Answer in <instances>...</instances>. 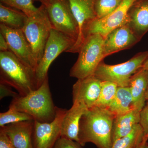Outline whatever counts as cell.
Returning <instances> with one entry per match:
<instances>
[{
	"label": "cell",
	"mask_w": 148,
	"mask_h": 148,
	"mask_svg": "<svg viewBox=\"0 0 148 148\" xmlns=\"http://www.w3.org/2000/svg\"><path fill=\"white\" fill-rule=\"evenodd\" d=\"M34 120L10 123L1 127L16 148H34L33 134Z\"/></svg>",
	"instance_id": "9a60e30c"
},
{
	"label": "cell",
	"mask_w": 148,
	"mask_h": 148,
	"mask_svg": "<svg viewBox=\"0 0 148 148\" xmlns=\"http://www.w3.org/2000/svg\"><path fill=\"white\" fill-rule=\"evenodd\" d=\"M132 103V94L129 86H118L115 97L108 109L116 117L131 110Z\"/></svg>",
	"instance_id": "44dd1931"
},
{
	"label": "cell",
	"mask_w": 148,
	"mask_h": 148,
	"mask_svg": "<svg viewBox=\"0 0 148 148\" xmlns=\"http://www.w3.org/2000/svg\"><path fill=\"white\" fill-rule=\"evenodd\" d=\"M140 40L127 24L118 27L104 38L105 57L120 51L128 49Z\"/></svg>",
	"instance_id": "4fadbf2b"
},
{
	"label": "cell",
	"mask_w": 148,
	"mask_h": 148,
	"mask_svg": "<svg viewBox=\"0 0 148 148\" xmlns=\"http://www.w3.org/2000/svg\"><path fill=\"white\" fill-rule=\"evenodd\" d=\"M1 3L24 12L28 17L35 14L38 10L35 7L33 0H0Z\"/></svg>",
	"instance_id": "d4e9b609"
},
{
	"label": "cell",
	"mask_w": 148,
	"mask_h": 148,
	"mask_svg": "<svg viewBox=\"0 0 148 148\" xmlns=\"http://www.w3.org/2000/svg\"><path fill=\"white\" fill-rule=\"evenodd\" d=\"M143 128L145 137L148 135V102L140 112L139 123Z\"/></svg>",
	"instance_id": "83f0119b"
},
{
	"label": "cell",
	"mask_w": 148,
	"mask_h": 148,
	"mask_svg": "<svg viewBox=\"0 0 148 148\" xmlns=\"http://www.w3.org/2000/svg\"><path fill=\"white\" fill-rule=\"evenodd\" d=\"M129 86L132 96V108L140 112L146 104L148 86V69L141 68L130 78Z\"/></svg>",
	"instance_id": "ac0fdd59"
},
{
	"label": "cell",
	"mask_w": 148,
	"mask_h": 148,
	"mask_svg": "<svg viewBox=\"0 0 148 148\" xmlns=\"http://www.w3.org/2000/svg\"><path fill=\"white\" fill-rule=\"evenodd\" d=\"M145 148H148V145L147 143L145 146Z\"/></svg>",
	"instance_id": "d590c367"
},
{
	"label": "cell",
	"mask_w": 148,
	"mask_h": 148,
	"mask_svg": "<svg viewBox=\"0 0 148 148\" xmlns=\"http://www.w3.org/2000/svg\"><path fill=\"white\" fill-rule=\"evenodd\" d=\"M122 0H96L95 12L97 18L106 17L114 11L121 3Z\"/></svg>",
	"instance_id": "484cf974"
},
{
	"label": "cell",
	"mask_w": 148,
	"mask_h": 148,
	"mask_svg": "<svg viewBox=\"0 0 148 148\" xmlns=\"http://www.w3.org/2000/svg\"><path fill=\"white\" fill-rule=\"evenodd\" d=\"M75 42L71 37L55 29H51L42 57L35 70L38 88L48 77V72L51 63L62 52H67L71 49Z\"/></svg>",
	"instance_id": "52a82bcc"
},
{
	"label": "cell",
	"mask_w": 148,
	"mask_h": 148,
	"mask_svg": "<svg viewBox=\"0 0 148 148\" xmlns=\"http://www.w3.org/2000/svg\"><path fill=\"white\" fill-rule=\"evenodd\" d=\"M148 58V51H146L137 53L128 61L116 65H108L102 61L94 75L101 81L113 82L119 87L128 86L131 77L142 68Z\"/></svg>",
	"instance_id": "8992f818"
},
{
	"label": "cell",
	"mask_w": 148,
	"mask_h": 148,
	"mask_svg": "<svg viewBox=\"0 0 148 148\" xmlns=\"http://www.w3.org/2000/svg\"><path fill=\"white\" fill-rule=\"evenodd\" d=\"M52 29L45 6L42 4L36 13L28 18L22 29L38 64L42 57Z\"/></svg>",
	"instance_id": "5b68a950"
},
{
	"label": "cell",
	"mask_w": 148,
	"mask_h": 148,
	"mask_svg": "<svg viewBox=\"0 0 148 148\" xmlns=\"http://www.w3.org/2000/svg\"><path fill=\"white\" fill-rule=\"evenodd\" d=\"M79 28L77 39L67 52L78 53L83 42V33L86 25L97 18L95 12L96 0H67Z\"/></svg>",
	"instance_id": "7c38bea8"
},
{
	"label": "cell",
	"mask_w": 148,
	"mask_h": 148,
	"mask_svg": "<svg viewBox=\"0 0 148 148\" xmlns=\"http://www.w3.org/2000/svg\"><path fill=\"white\" fill-rule=\"evenodd\" d=\"M140 40L148 32V0H136L130 8L127 24Z\"/></svg>",
	"instance_id": "e0dca14e"
},
{
	"label": "cell",
	"mask_w": 148,
	"mask_h": 148,
	"mask_svg": "<svg viewBox=\"0 0 148 148\" xmlns=\"http://www.w3.org/2000/svg\"><path fill=\"white\" fill-rule=\"evenodd\" d=\"M146 101H148V86L147 88V92H146Z\"/></svg>",
	"instance_id": "e575fe53"
},
{
	"label": "cell",
	"mask_w": 148,
	"mask_h": 148,
	"mask_svg": "<svg viewBox=\"0 0 148 148\" xmlns=\"http://www.w3.org/2000/svg\"><path fill=\"white\" fill-rule=\"evenodd\" d=\"M67 110L57 108L55 118L49 122L34 120L33 134L34 148H53L61 137L62 121Z\"/></svg>",
	"instance_id": "30bf717a"
},
{
	"label": "cell",
	"mask_w": 148,
	"mask_h": 148,
	"mask_svg": "<svg viewBox=\"0 0 148 148\" xmlns=\"http://www.w3.org/2000/svg\"><path fill=\"white\" fill-rule=\"evenodd\" d=\"M0 83L13 87L21 96L38 88L34 72L10 51L0 52Z\"/></svg>",
	"instance_id": "3957f363"
},
{
	"label": "cell",
	"mask_w": 148,
	"mask_h": 148,
	"mask_svg": "<svg viewBox=\"0 0 148 148\" xmlns=\"http://www.w3.org/2000/svg\"><path fill=\"white\" fill-rule=\"evenodd\" d=\"M101 83L94 75L77 79L73 86V103H82L88 109L94 107L100 95Z\"/></svg>",
	"instance_id": "5bb4252c"
},
{
	"label": "cell",
	"mask_w": 148,
	"mask_h": 148,
	"mask_svg": "<svg viewBox=\"0 0 148 148\" xmlns=\"http://www.w3.org/2000/svg\"><path fill=\"white\" fill-rule=\"evenodd\" d=\"M148 138H144L141 143L135 148H145V146L147 143Z\"/></svg>",
	"instance_id": "1f68e13d"
},
{
	"label": "cell",
	"mask_w": 148,
	"mask_h": 148,
	"mask_svg": "<svg viewBox=\"0 0 148 148\" xmlns=\"http://www.w3.org/2000/svg\"><path fill=\"white\" fill-rule=\"evenodd\" d=\"M9 108L30 115L34 120L49 122L55 118L57 107L54 106L51 93L48 77L41 85L25 96L13 98Z\"/></svg>",
	"instance_id": "7a4b0ae2"
},
{
	"label": "cell",
	"mask_w": 148,
	"mask_h": 148,
	"mask_svg": "<svg viewBox=\"0 0 148 148\" xmlns=\"http://www.w3.org/2000/svg\"><path fill=\"white\" fill-rule=\"evenodd\" d=\"M115 116L108 109L94 107L88 109L81 119L79 143L82 147L92 143L98 148H111Z\"/></svg>",
	"instance_id": "6da1fadb"
},
{
	"label": "cell",
	"mask_w": 148,
	"mask_h": 148,
	"mask_svg": "<svg viewBox=\"0 0 148 148\" xmlns=\"http://www.w3.org/2000/svg\"><path fill=\"white\" fill-rule=\"evenodd\" d=\"M136 0H122L119 6L108 16L101 19L95 18L86 25L83 37L99 34L104 38L118 27L127 24L130 8Z\"/></svg>",
	"instance_id": "9c48e42d"
},
{
	"label": "cell",
	"mask_w": 148,
	"mask_h": 148,
	"mask_svg": "<svg viewBox=\"0 0 148 148\" xmlns=\"http://www.w3.org/2000/svg\"><path fill=\"white\" fill-rule=\"evenodd\" d=\"M11 86L4 84L0 83V99L6 97H12L14 98L18 96V93L14 92L10 88Z\"/></svg>",
	"instance_id": "f1b7e54d"
},
{
	"label": "cell",
	"mask_w": 148,
	"mask_h": 148,
	"mask_svg": "<svg viewBox=\"0 0 148 148\" xmlns=\"http://www.w3.org/2000/svg\"><path fill=\"white\" fill-rule=\"evenodd\" d=\"M140 112L131 109L126 113L115 117L112 130L113 143L132 131L140 123Z\"/></svg>",
	"instance_id": "d6986e66"
},
{
	"label": "cell",
	"mask_w": 148,
	"mask_h": 148,
	"mask_svg": "<svg viewBox=\"0 0 148 148\" xmlns=\"http://www.w3.org/2000/svg\"><path fill=\"white\" fill-rule=\"evenodd\" d=\"M118 87V86L114 83L102 81L100 95L94 106L108 108L115 97Z\"/></svg>",
	"instance_id": "603a6c76"
},
{
	"label": "cell",
	"mask_w": 148,
	"mask_h": 148,
	"mask_svg": "<svg viewBox=\"0 0 148 148\" xmlns=\"http://www.w3.org/2000/svg\"><path fill=\"white\" fill-rule=\"evenodd\" d=\"M34 120L30 115L26 113L9 108L4 112L0 113V127L18 122Z\"/></svg>",
	"instance_id": "cb8c5ba5"
},
{
	"label": "cell",
	"mask_w": 148,
	"mask_h": 148,
	"mask_svg": "<svg viewBox=\"0 0 148 148\" xmlns=\"http://www.w3.org/2000/svg\"><path fill=\"white\" fill-rule=\"evenodd\" d=\"M144 138L143 128L138 123L129 134L115 141L111 148H135Z\"/></svg>",
	"instance_id": "7402d4cb"
},
{
	"label": "cell",
	"mask_w": 148,
	"mask_h": 148,
	"mask_svg": "<svg viewBox=\"0 0 148 148\" xmlns=\"http://www.w3.org/2000/svg\"><path fill=\"white\" fill-rule=\"evenodd\" d=\"M0 50L1 51H9L8 44L5 38L2 34L0 33Z\"/></svg>",
	"instance_id": "4dcf8cb0"
},
{
	"label": "cell",
	"mask_w": 148,
	"mask_h": 148,
	"mask_svg": "<svg viewBox=\"0 0 148 148\" xmlns=\"http://www.w3.org/2000/svg\"><path fill=\"white\" fill-rule=\"evenodd\" d=\"M104 41V37L99 34L85 37L78 52L77 59L70 71V76L79 79L94 75L98 66L105 58Z\"/></svg>",
	"instance_id": "277c9868"
},
{
	"label": "cell",
	"mask_w": 148,
	"mask_h": 148,
	"mask_svg": "<svg viewBox=\"0 0 148 148\" xmlns=\"http://www.w3.org/2000/svg\"><path fill=\"white\" fill-rule=\"evenodd\" d=\"M142 68L144 69H146V70L148 69V58H147V60L143 64Z\"/></svg>",
	"instance_id": "d6a6232c"
},
{
	"label": "cell",
	"mask_w": 148,
	"mask_h": 148,
	"mask_svg": "<svg viewBox=\"0 0 148 148\" xmlns=\"http://www.w3.org/2000/svg\"><path fill=\"white\" fill-rule=\"evenodd\" d=\"M45 6L52 29L76 41L79 28L67 0H49Z\"/></svg>",
	"instance_id": "ba28073f"
},
{
	"label": "cell",
	"mask_w": 148,
	"mask_h": 148,
	"mask_svg": "<svg viewBox=\"0 0 148 148\" xmlns=\"http://www.w3.org/2000/svg\"><path fill=\"white\" fill-rule=\"evenodd\" d=\"M0 148H16L1 129H0Z\"/></svg>",
	"instance_id": "f546056e"
},
{
	"label": "cell",
	"mask_w": 148,
	"mask_h": 148,
	"mask_svg": "<svg viewBox=\"0 0 148 148\" xmlns=\"http://www.w3.org/2000/svg\"><path fill=\"white\" fill-rule=\"evenodd\" d=\"M53 148H83L78 142L66 138H60L56 141Z\"/></svg>",
	"instance_id": "4316f807"
},
{
	"label": "cell",
	"mask_w": 148,
	"mask_h": 148,
	"mask_svg": "<svg viewBox=\"0 0 148 148\" xmlns=\"http://www.w3.org/2000/svg\"><path fill=\"white\" fill-rule=\"evenodd\" d=\"M28 18L21 11L0 4V24L12 29L22 30Z\"/></svg>",
	"instance_id": "ffe728a7"
},
{
	"label": "cell",
	"mask_w": 148,
	"mask_h": 148,
	"mask_svg": "<svg viewBox=\"0 0 148 148\" xmlns=\"http://www.w3.org/2000/svg\"><path fill=\"white\" fill-rule=\"evenodd\" d=\"M146 138H148V135L147 136V137H146Z\"/></svg>",
	"instance_id": "8d00e7d4"
},
{
	"label": "cell",
	"mask_w": 148,
	"mask_h": 148,
	"mask_svg": "<svg viewBox=\"0 0 148 148\" xmlns=\"http://www.w3.org/2000/svg\"><path fill=\"white\" fill-rule=\"evenodd\" d=\"M36 1H38L41 3L42 4L44 5L47 2L49 1V0H36Z\"/></svg>",
	"instance_id": "836d02e7"
},
{
	"label": "cell",
	"mask_w": 148,
	"mask_h": 148,
	"mask_svg": "<svg viewBox=\"0 0 148 148\" xmlns=\"http://www.w3.org/2000/svg\"><path fill=\"white\" fill-rule=\"evenodd\" d=\"M0 33L6 40L9 51L35 73L38 64L22 30L12 29L0 24Z\"/></svg>",
	"instance_id": "8fae6325"
},
{
	"label": "cell",
	"mask_w": 148,
	"mask_h": 148,
	"mask_svg": "<svg viewBox=\"0 0 148 148\" xmlns=\"http://www.w3.org/2000/svg\"><path fill=\"white\" fill-rule=\"evenodd\" d=\"M88 109L82 103L74 102L71 108L67 110L62 121L61 137L79 143L81 119Z\"/></svg>",
	"instance_id": "2e32d148"
}]
</instances>
